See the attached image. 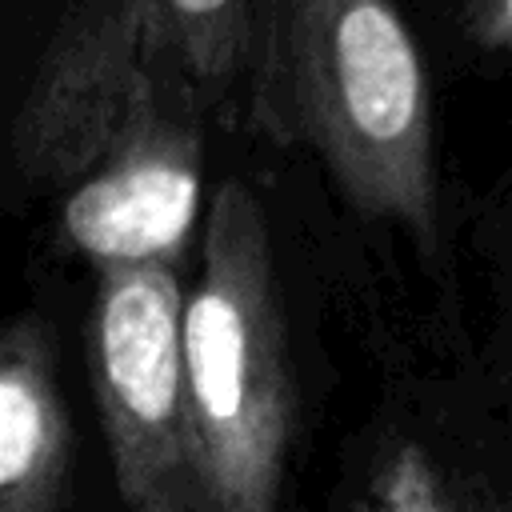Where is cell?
<instances>
[{
  "label": "cell",
  "instance_id": "1",
  "mask_svg": "<svg viewBox=\"0 0 512 512\" xmlns=\"http://www.w3.org/2000/svg\"><path fill=\"white\" fill-rule=\"evenodd\" d=\"M248 64L272 144L312 148L352 208L436 240L428 76L392 0H256Z\"/></svg>",
  "mask_w": 512,
  "mask_h": 512
},
{
  "label": "cell",
  "instance_id": "2",
  "mask_svg": "<svg viewBox=\"0 0 512 512\" xmlns=\"http://www.w3.org/2000/svg\"><path fill=\"white\" fill-rule=\"evenodd\" d=\"M184 364L204 512H276L296 392L268 224L244 180H224L204 216Z\"/></svg>",
  "mask_w": 512,
  "mask_h": 512
},
{
  "label": "cell",
  "instance_id": "3",
  "mask_svg": "<svg viewBox=\"0 0 512 512\" xmlns=\"http://www.w3.org/2000/svg\"><path fill=\"white\" fill-rule=\"evenodd\" d=\"M96 272L88 360L116 492L132 512H204L176 264Z\"/></svg>",
  "mask_w": 512,
  "mask_h": 512
},
{
  "label": "cell",
  "instance_id": "4",
  "mask_svg": "<svg viewBox=\"0 0 512 512\" xmlns=\"http://www.w3.org/2000/svg\"><path fill=\"white\" fill-rule=\"evenodd\" d=\"M180 60L160 0H72L12 116L16 180L32 192L80 184Z\"/></svg>",
  "mask_w": 512,
  "mask_h": 512
},
{
  "label": "cell",
  "instance_id": "5",
  "mask_svg": "<svg viewBox=\"0 0 512 512\" xmlns=\"http://www.w3.org/2000/svg\"><path fill=\"white\" fill-rule=\"evenodd\" d=\"M200 100L192 68L172 64L92 172L64 196V240L96 268L176 264L200 212Z\"/></svg>",
  "mask_w": 512,
  "mask_h": 512
},
{
  "label": "cell",
  "instance_id": "6",
  "mask_svg": "<svg viewBox=\"0 0 512 512\" xmlns=\"http://www.w3.org/2000/svg\"><path fill=\"white\" fill-rule=\"evenodd\" d=\"M72 460L48 324L24 312L0 340V512H68Z\"/></svg>",
  "mask_w": 512,
  "mask_h": 512
},
{
  "label": "cell",
  "instance_id": "7",
  "mask_svg": "<svg viewBox=\"0 0 512 512\" xmlns=\"http://www.w3.org/2000/svg\"><path fill=\"white\" fill-rule=\"evenodd\" d=\"M172 36L184 52L204 96H220L236 84L252 60L256 0H160Z\"/></svg>",
  "mask_w": 512,
  "mask_h": 512
},
{
  "label": "cell",
  "instance_id": "8",
  "mask_svg": "<svg viewBox=\"0 0 512 512\" xmlns=\"http://www.w3.org/2000/svg\"><path fill=\"white\" fill-rule=\"evenodd\" d=\"M364 512H488L476 492L448 472L420 440H392L372 464Z\"/></svg>",
  "mask_w": 512,
  "mask_h": 512
},
{
  "label": "cell",
  "instance_id": "9",
  "mask_svg": "<svg viewBox=\"0 0 512 512\" xmlns=\"http://www.w3.org/2000/svg\"><path fill=\"white\" fill-rule=\"evenodd\" d=\"M460 20L472 44L488 52L512 48V0H460Z\"/></svg>",
  "mask_w": 512,
  "mask_h": 512
},
{
  "label": "cell",
  "instance_id": "10",
  "mask_svg": "<svg viewBox=\"0 0 512 512\" xmlns=\"http://www.w3.org/2000/svg\"><path fill=\"white\" fill-rule=\"evenodd\" d=\"M352 512H364V508H360V504H356V508H352Z\"/></svg>",
  "mask_w": 512,
  "mask_h": 512
}]
</instances>
